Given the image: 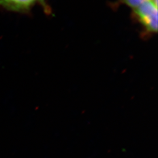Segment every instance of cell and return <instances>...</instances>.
Returning <instances> with one entry per match:
<instances>
[{
    "mask_svg": "<svg viewBox=\"0 0 158 158\" xmlns=\"http://www.w3.org/2000/svg\"><path fill=\"white\" fill-rule=\"evenodd\" d=\"M39 0H0V6L9 11H27Z\"/></svg>",
    "mask_w": 158,
    "mask_h": 158,
    "instance_id": "obj_2",
    "label": "cell"
},
{
    "mask_svg": "<svg viewBox=\"0 0 158 158\" xmlns=\"http://www.w3.org/2000/svg\"><path fill=\"white\" fill-rule=\"evenodd\" d=\"M134 15L148 32L156 33L158 31V6L148 1L134 9Z\"/></svg>",
    "mask_w": 158,
    "mask_h": 158,
    "instance_id": "obj_1",
    "label": "cell"
},
{
    "mask_svg": "<svg viewBox=\"0 0 158 158\" xmlns=\"http://www.w3.org/2000/svg\"><path fill=\"white\" fill-rule=\"evenodd\" d=\"M122 2L127 6H129L130 7L132 8L133 9H135L136 8L138 7L139 6H141L144 2L151 1L152 0H121Z\"/></svg>",
    "mask_w": 158,
    "mask_h": 158,
    "instance_id": "obj_3",
    "label": "cell"
}]
</instances>
